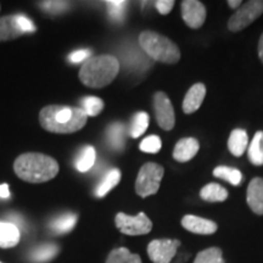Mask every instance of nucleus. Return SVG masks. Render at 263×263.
<instances>
[{"instance_id":"1","label":"nucleus","mask_w":263,"mask_h":263,"mask_svg":"<svg viewBox=\"0 0 263 263\" xmlns=\"http://www.w3.org/2000/svg\"><path fill=\"white\" fill-rule=\"evenodd\" d=\"M88 116L82 107L48 105L39 112V123L45 130L57 134H71L87 124Z\"/></svg>"},{"instance_id":"2","label":"nucleus","mask_w":263,"mask_h":263,"mask_svg":"<svg viewBox=\"0 0 263 263\" xmlns=\"http://www.w3.org/2000/svg\"><path fill=\"white\" fill-rule=\"evenodd\" d=\"M59 170L58 161L42 153H25L14 162L16 176L27 183L49 182L58 176Z\"/></svg>"},{"instance_id":"3","label":"nucleus","mask_w":263,"mask_h":263,"mask_svg":"<svg viewBox=\"0 0 263 263\" xmlns=\"http://www.w3.org/2000/svg\"><path fill=\"white\" fill-rule=\"evenodd\" d=\"M120 72V62L112 55L89 58L82 65L78 77L85 87L104 88L112 83Z\"/></svg>"},{"instance_id":"4","label":"nucleus","mask_w":263,"mask_h":263,"mask_svg":"<svg viewBox=\"0 0 263 263\" xmlns=\"http://www.w3.org/2000/svg\"><path fill=\"white\" fill-rule=\"evenodd\" d=\"M139 45L147 57L163 64H177L180 59L178 45L160 33L144 31L139 35Z\"/></svg>"},{"instance_id":"5","label":"nucleus","mask_w":263,"mask_h":263,"mask_svg":"<svg viewBox=\"0 0 263 263\" xmlns=\"http://www.w3.org/2000/svg\"><path fill=\"white\" fill-rule=\"evenodd\" d=\"M164 174L163 167L159 163L147 162L141 167L136 180V193L140 197H147L159 192Z\"/></svg>"},{"instance_id":"6","label":"nucleus","mask_w":263,"mask_h":263,"mask_svg":"<svg viewBox=\"0 0 263 263\" xmlns=\"http://www.w3.org/2000/svg\"><path fill=\"white\" fill-rule=\"evenodd\" d=\"M115 224L122 234L130 236L149 234L153 229V222L144 212L138 213L137 216L118 212L115 217Z\"/></svg>"},{"instance_id":"7","label":"nucleus","mask_w":263,"mask_h":263,"mask_svg":"<svg viewBox=\"0 0 263 263\" xmlns=\"http://www.w3.org/2000/svg\"><path fill=\"white\" fill-rule=\"evenodd\" d=\"M263 14L262 0H250L236 10L228 21V28L232 32H239L252 24Z\"/></svg>"},{"instance_id":"8","label":"nucleus","mask_w":263,"mask_h":263,"mask_svg":"<svg viewBox=\"0 0 263 263\" xmlns=\"http://www.w3.org/2000/svg\"><path fill=\"white\" fill-rule=\"evenodd\" d=\"M180 245L177 239H155L147 245V255L154 263H172Z\"/></svg>"},{"instance_id":"9","label":"nucleus","mask_w":263,"mask_h":263,"mask_svg":"<svg viewBox=\"0 0 263 263\" xmlns=\"http://www.w3.org/2000/svg\"><path fill=\"white\" fill-rule=\"evenodd\" d=\"M154 111L156 122L163 130L173 129L176 123V115L170 98L163 91H157L154 95Z\"/></svg>"},{"instance_id":"10","label":"nucleus","mask_w":263,"mask_h":263,"mask_svg":"<svg viewBox=\"0 0 263 263\" xmlns=\"http://www.w3.org/2000/svg\"><path fill=\"white\" fill-rule=\"evenodd\" d=\"M182 17L190 28H200L206 20L205 5L197 0H185L182 3Z\"/></svg>"},{"instance_id":"11","label":"nucleus","mask_w":263,"mask_h":263,"mask_svg":"<svg viewBox=\"0 0 263 263\" xmlns=\"http://www.w3.org/2000/svg\"><path fill=\"white\" fill-rule=\"evenodd\" d=\"M182 226L185 230L194 234L211 235L217 232V224L211 219L202 218V217L186 215L182 218Z\"/></svg>"},{"instance_id":"12","label":"nucleus","mask_w":263,"mask_h":263,"mask_svg":"<svg viewBox=\"0 0 263 263\" xmlns=\"http://www.w3.org/2000/svg\"><path fill=\"white\" fill-rule=\"evenodd\" d=\"M246 201L251 211L256 215H263V179L254 178L250 182L246 193Z\"/></svg>"},{"instance_id":"13","label":"nucleus","mask_w":263,"mask_h":263,"mask_svg":"<svg viewBox=\"0 0 263 263\" xmlns=\"http://www.w3.org/2000/svg\"><path fill=\"white\" fill-rule=\"evenodd\" d=\"M200 149L199 141L194 138H184L176 144L173 150V159L178 162H188L195 157Z\"/></svg>"},{"instance_id":"14","label":"nucleus","mask_w":263,"mask_h":263,"mask_svg":"<svg viewBox=\"0 0 263 263\" xmlns=\"http://www.w3.org/2000/svg\"><path fill=\"white\" fill-rule=\"evenodd\" d=\"M26 33L18 25L17 15H8L0 17V42L14 41Z\"/></svg>"},{"instance_id":"15","label":"nucleus","mask_w":263,"mask_h":263,"mask_svg":"<svg viewBox=\"0 0 263 263\" xmlns=\"http://www.w3.org/2000/svg\"><path fill=\"white\" fill-rule=\"evenodd\" d=\"M206 97V87L202 83L194 84L185 94L183 100V111L185 114L196 112L201 106L203 99Z\"/></svg>"},{"instance_id":"16","label":"nucleus","mask_w":263,"mask_h":263,"mask_svg":"<svg viewBox=\"0 0 263 263\" xmlns=\"http://www.w3.org/2000/svg\"><path fill=\"white\" fill-rule=\"evenodd\" d=\"M21 232L18 227L11 222H0V248H14L20 242Z\"/></svg>"},{"instance_id":"17","label":"nucleus","mask_w":263,"mask_h":263,"mask_svg":"<svg viewBox=\"0 0 263 263\" xmlns=\"http://www.w3.org/2000/svg\"><path fill=\"white\" fill-rule=\"evenodd\" d=\"M249 145L248 133L244 129H234L230 133L228 149L234 156H241Z\"/></svg>"},{"instance_id":"18","label":"nucleus","mask_w":263,"mask_h":263,"mask_svg":"<svg viewBox=\"0 0 263 263\" xmlns=\"http://www.w3.org/2000/svg\"><path fill=\"white\" fill-rule=\"evenodd\" d=\"M121 180V171L118 168H112L105 174V177L99 183V185L95 189V195L98 197H104L106 196L108 193L112 190L115 186L120 183Z\"/></svg>"},{"instance_id":"19","label":"nucleus","mask_w":263,"mask_h":263,"mask_svg":"<svg viewBox=\"0 0 263 263\" xmlns=\"http://www.w3.org/2000/svg\"><path fill=\"white\" fill-rule=\"evenodd\" d=\"M200 197L209 202H223L228 197V192L219 184L210 183L200 190Z\"/></svg>"},{"instance_id":"20","label":"nucleus","mask_w":263,"mask_h":263,"mask_svg":"<svg viewBox=\"0 0 263 263\" xmlns=\"http://www.w3.org/2000/svg\"><path fill=\"white\" fill-rule=\"evenodd\" d=\"M107 141L115 150H123L126 145V128L122 123H114L107 128Z\"/></svg>"},{"instance_id":"21","label":"nucleus","mask_w":263,"mask_h":263,"mask_svg":"<svg viewBox=\"0 0 263 263\" xmlns=\"http://www.w3.org/2000/svg\"><path fill=\"white\" fill-rule=\"evenodd\" d=\"M249 160L255 166L263 164V132H257L252 138L248 150Z\"/></svg>"},{"instance_id":"22","label":"nucleus","mask_w":263,"mask_h":263,"mask_svg":"<svg viewBox=\"0 0 263 263\" xmlns=\"http://www.w3.org/2000/svg\"><path fill=\"white\" fill-rule=\"evenodd\" d=\"M105 263H143L139 255L132 254L127 248L114 249Z\"/></svg>"},{"instance_id":"23","label":"nucleus","mask_w":263,"mask_h":263,"mask_svg":"<svg viewBox=\"0 0 263 263\" xmlns=\"http://www.w3.org/2000/svg\"><path fill=\"white\" fill-rule=\"evenodd\" d=\"M76 223H77V216L74 213H65L50 223V228L58 234H65L74 228Z\"/></svg>"},{"instance_id":"24","label":"nucleus","mask_w":263,"mask_h":263,"mask_svg":"<svg viewBox=\"0 0 263 263\" xmlns=\"http://www.w3.org/2000/svg\"><path fill=\"white\" fill-rule=\"evenodd\" d=\"M213 176L217 177V178L226 180L232 184V185H239L241 183V180L244 177H242V173L240 172L238 168H234V167H228V166H218L213 170Z\"/></svg>"},{"instance_id":"25","label":"nucleus","mask_w":263,"mask_h":263,"mask_svg":"<svg viewBox=\"0 0 263 263\" xmlns=\"http://www.w3.org/2000/svg\"><path fill=\"white\" fill-rule=\"evenodd\" d=\"M59 254V248L54 244H47L34 249L29 255L31 261L35 263H44L51 261Z\"/></svg>"},{"instance_id":"26","label":"nucleus","mask_w":263,"mask_h":263,"mask_svg":"<svg viewBox=\"0 0 263 263\" xmlns=\"http://www.w3.org/2000/svg\"><path fill=\"white\" fill-rule=\"evenodd\" d=\"M95 159H97V153L94 147L90 145L85 146L78 155V159L76 160V168L82 173L88 172L94 166Z\"/></svg>"},{"instance_id":"27","label":"nucleus","mask_w":263,"mask_h":263,"mask_svg":"<svg viewBox=\"0 0 263 263\" xmlns=\"http://www.w3.org/2000/svg\"><path fill=\"white\" fill-rule=\"evenodd\" d=\"M193 263H226L224 257H223V252L219 248H209L200 251L195 256Z\"/></svg>"},{"instance_id":"28","label":"nucleus","mask_w":263,"mask_h":263,"mask_svg":"<svg viewBox=\"0 0 263 263\" xmlns=\"http://www.w3.org/2000/svg\"><path fill=\"white\" fill-rule=\"evenodd\" d=\"M149 127V115L146 112H138L134 115L133 120H132L130 124V130L129 134L132 138H139L141 134H144V132Z\"/></svg>"},{"instance_id":"29","label":"nucleus","mask_w":263,"mask_h":263,"mask_svg":"<svg viewBox=\"0 0 263 263\" xmlns=\"http://www.w3.org/2000/svg\"><path fill=\"white\" fill-rule=\"evenodd\" d=\"M104 101L98 97H87L82 100V108L88 117H95L104 110Z\"/></svg>"},{"instance_id":"30","label":"nucleus","mask_w":263,"mask_h":263,"mask_svg":"<svg viewBox=\"0 0 263 263\" xmlns=\"http://www.w3.org/2000/svg\"><path fill=\"white\" fill-rule=\"evenodd\" d=\"M107 12L111 18L115 21H123L126 17V10H127V2L123 0H110L106 2Z\"/></svg>"},{"instance_id":"31","label":"nucleus","mask_w":263,"mask_h":263,"mask_svg":"<svg viewBox=\"0 0 263 263\" xmlns=\"http://www.w3.org/2000/svg\"><path fill=\"white\" fill-rule=\"evenodd\" d=\"M140 150L147 154H157L162 147V141L159 136H149L140 143Z\"/></svg>"},{"instance_id":"32","label":"nucleus","mask_w":263,"mask_h":263,"mask_svg":"<svg viewBox=\"0 0 263 263\" xmlns=\"http://www.w3.org/2000/svg\"><path fill=\"white\" fill-rule=\"evenodd\" d=\"M41 8L45 9L47 11L51 12V14H59V12H62L64 10L67 9L68 3L66 2H42Z\"/></svg>"},{"instance_id":"33","label":"nucleus","mask_w":263,"mask_h":263,"mask_svg":"<svg viewBox=\"0 0 263 263\" xmlns=\"http://www.w3.org/2000/svg\"><path fill=\"white\" fill-rule=\"evenodd\" d=\"M156 10L160 12L161 15H168L172 11L174 2L173 0H157L155 3Z\"/></svg>"},{"instance_id":"34","label":"nucleus","mask_w":263,"mask_h":263,"mask_svg":"<svg viewBox=\"0 0 263 263\" xmlns=\"http://www.w3.org/2000/svg\"><path fill=\"white\" fill-rule=\"evenodd\" d=\"M17 20H18L20 27H21V29L26 33V34H27V33H33L37 31V28H35V26L33 25V22L28 17H26V16L17 15Z\"/></svg>"},{"instance_id":"35","label":"nucleus","mask_w":263,"mask_h":263,"mask_svg":"<svg viewBox=\"0 0 263 263\" xmlns=\"http://www.w3.org/2000/svg\"><path fill=\"white\" fill-rule=\"evenodd\" d=\"M90 57V51L87 50V49H83V50H77L73 51L72 54L68 57V60L72 64H78V62L82 61H87Z\"/></svg>"},{"instance_id":"36","label":"nucleus","mask_w":263,"mask_h":263,"mask_svg":"<svg viewBox=\"0 0 263 263\" xmlns=\"http://www.w3.org/2000/svg\"><path fill=\"white\" fill-rule=\"evenodd\" d=\"M0 197H2V199H8V197H10V189L6 183L0 185Z\"/></svg>"},{"instance_id":"37","label":"nucleus","mask_w":263,"mask_h":263,"mask_svg":"<svg viewBox=\"0 0 263 263\" xmlns=\"http://www.w3.org/2000/svg\"><path fill=\"white\" fill-rule=\"evenodd\" d=\"M258 57H259V60H261L263 64V33L261 37H259V42H258Z\"/></svg>"},{"instance_id":"38","label":"nucleus","mask_w":263,"mask_h":263,"mask_svg":"<svg viewBox=\"0 0 263 263\" xmlns=\"http://www.w3.org/2000/svg\"><path fill=\"white\" fill-rule=\"evenodd\" d=\"M241 4H242L241 0H229V2H228V5H229L232 9L239 8V6L241 5Z\"/></svg>"},{"instance_id":"39","label":"nucleus","mask_w":263,"mask_h":263,"mask_svg":"<svg viewBox=\"0 0 263 263\" xmlns=\"http://www.w3.org/2000/svg\"><path fill=\"white\" fill-rule=\"evenodd\" d=\"M0 10H2V5H0Z\"/></svg>"},{"instance_id":"40","label":"nucleus","mask_w":263,"mask_h":263,"mask_svg":"<svg viewBox=\"0 0 263 263\" xmlns=\"http://www.w3.org/2000/svg\"><path fill=\"white\" fill-rule=\"evenodd\" d=\"M0 263H2V262H0Z\"/></svg>"}]
</instances>
